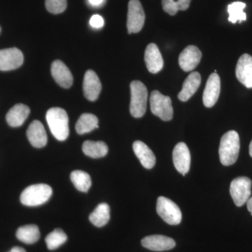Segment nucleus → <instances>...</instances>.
<instances>
[{
	"mask_svg": "<svg viewBox=\"0 0 252 252\" xmlns=\"http://www.w3.org/2000/svg\"><path fill=\"white\" fill-rule=\"evenodd\" d=\"M240 148V137L236 131H228L222 136L219 149L222 165L229 166L234 164L238 160Z\"/></svg>",
	"mask_w": 252,
	"mask_h": 252,
	"instance_id": "obj_1",
	"label": "nucleus"
},
{
	"mask_svg": "<svg viewBox=\"0 0 252 252\" xmlns=\"http://www.w3.org/2000/svg\"><path fill=\"white\" fill-rule=\"evenodd\" d=\"M46 118L53 135L58 140H65L69 132L67 112L60 107H53L48 110Z\"/></svg>",
	"mask_w": 252,
	"mask_h": 252,
	"instance_id": "obj_2",
	"label": "nucleus"
},
{
	"mask_svg": "<svg viewBox=\"0 0 252 252\" xmlns=\"http://www.w3.org/2000/svg\"><path fill=\"white\" fill-rule=\"evenodd\" d=\"M52 193L51 187L45 184L31 185L21 193V202L26 206H39L46 203L51 198Z\"/></svg>",
	"mask_w": 252,
	"mask_h": 252,
	"instance_id": "obj_3",
	"label": "nucleus"
},
{
	"mask_svg": "<svg viewBox=\"0 0 252 252\" xmlns=\"http://www.w3.org/2000/svg\"><path fill=\"white\" fill-rule=\"evenodd\" d=\"M131 101L130 112L135 118L143 117L147 109L148 92L147 87L140 81H133L130 84Z\"/></svg>",
	"mask_w": 252,
	"mask_h": 252,
	"instance_id": "obj_4",
	"label": "nucleus"
},
{
	"mask_svg": "<svg viewBox=\"0 0 252 252\" xmlns=\"http://www.w3.org/2000/svg\"><path fill=\"white\" fill-rule=\"evenodd\" d=\"M150 104L151 110L154 115L165 122L172 120L173 108L170 97L164 95L159 91H154L151 94Z\"/></svg>",
	"mask_w": 252,
	"mask_h": 252,
	"instance_id": "obj_5",
	"label": "nucleus"
},
{
	"mask_svg": "<svg viewBox=\"0 0 252 252\" xmlns=\"http://www.w3.org/2000/svg\"><path fill=\"white\" fill-rule=\"evenodd\" d=\"M157 211L162 220L170 225H178L182 221L180 207L170 199L160 196L157 200Z\"/></svg>",
	"mask_w": 252,
	"mask_h": 252,
	"instance_id": "obj_6",
	"label": "nucleus"
},
{
	"mask_svg": "<svg viewBox=\"0 0 252 252\" xmlns=\"http://www.w3.org/2000/svg\"><path fill=\"white\" fill-rule=\"evenodd\" d=\"M252 181L246 177H237L232 181L230 193L235 205L241 207L250 198L252 193Z\"/></svg>",
	"mask_w": 252,
	"mask_h": 252,
	"instance_id": "obj_7",
	"label": "nucleus"
},
{
	"mask_svg": "<svg viewBox=\"0 0 252 252\" xmlns=\"http://www.w3.org/2000/svg\"><path fill=\"white\" fill-rule=\"evenodd\" d=\"M145 21L143 7L139 0H130L128 3L127 28L129 34L139 32Z\"/></svg>",
	"mask_w": 252,
	"mask_h": 252,
	"instance_id": "obj_8",
	"label": "nucleus"
},
{
	"mask_svg": "<svg viewBox=\"0 0 252 252\" xmlns=\"http://www.w3.org/2000/svg\"><path fill=\"white\" fill-rule=\"evenodd\" d=\"M23 53L16 48L0 50V70H14L23 63Z\"/></svg>",
	"mask_w": 252,
	"mask_h": 252,
	"instance_id": "obj_9",
	"label": "nucleus"
},
{
	"mask_svg": "<svg viewBox=\"0 0 252 252\" xmlns=\"http://www.w3.org/2000/svg\"><path fill=\"white\" fill-rule=\"evenodd\" d=\"M172 158L177 171L184 176L188 173L190 166V154L187 144L184 142L177 144L174 148Z\"/></svg>",
	"mask_w": 252,
	"mask_h": 252,
	"instance_id": "obj_10",
	"label": "nucleus"
},
{
	"mask_svg": "<svg viewBox=\"0 0 252 252\" xmlns=\"http://www.w3.org/2000/svg\"><path fill=\"white\" fill-rule=\"evenodd\" d=\"M202 59V53L197 46H187L179 56V64L185 72H190L198 65Z\"/></svg>",
	"mask_w": 252,
	"mask_h": 252,
	"instance_id": "obj_11",
	"label": "nucleus"
},
{
	"mask_svg": "<svg viewBox=\"0 0 252 252\" xmlns=\"http://www.w3.org/2000/svg\"><path fill=\"white\" fill-rule=\"evenodd\" d=\"M220 77L216 72L212 73L209 77L203 92V103L205 107H213L220 97Z\"/></svg>",
	"mask_w": 252,
	"mask_h": 252,
	"instance_id": "obj_12",
	"label": "nucleus"
},
{
	"mask_svg": "<svg viewBox=\"0 0 252 252\" xmlns=\"http://www.w3.org/2000/svg\"><path fill=\"white\" fill-rule=\"evenodd\" d=\"M235 74L237 79L245 87L252 88V56L243 54L240 56L237 63Z\"/></svg>",
	"mask_w": 252,
	"mask_h": 252,
	"instance_id": "obj_13",
	"label": "nucleus"
},
{
	"mask_svg": "<svg viewBox=\"0 0 252 252\" xmlns=\"http://www.w3.org/2000/svg\"><path fill=\"white\" fill-rule=\"evenodd\" d=\"M144 248L155 252L167 251L175 248L176 243L173 239L165 235H154L145 237L142 240Z\"/></svg>",
	"mask_w": 252,
	"mask_h": 252,
	"instance_id": "obj_14",
	"label": "nucleus"
},
{
	"mask_svg": "<svg viewBox=\"0 0 252 252\" xmlns=\"http://www.w3.org/2000/svg\"><path fill=\"white\" fill-rule=\"evenodd\" d=\"M83 90L86 99L90 101H95L98 98L102 90L100 81L94 71L88 70L84 76Z\"/></svg>",
	"mask_w": 252,
	"mask_h": 252,
	"instance_id": "obj_15",
	"label": "nucleus"
},
{
	"mask_svg": "<svg viewBox=\"0 0 252 252\" xmlns=\"http://www.w3.org/2000/svg\"><path fill=\"white\" fill-rule=\"evenodd\" d=\"M144 60L147 69L151 73L157 74L163 68V59L160 50L153 43L147 46L144 54Z\"/></svg>",
	"mask_w": 252,
	"mask_h": 252,
	"instance_id": "obj_16",
	"label": "nucleus"
},
{
	"mask_svg": "<svg viewBox=\"0 0 252 252\" xmlns=\"http://www.w3.org/2000/svg\"><path fill=\"white\" fill-rule=\"evenodd\" d=\"M51 74L54 80L61 87L69 89L73 84L72 73L67 66L61 61H55L51 64Z\"/></svg>",
	"mask_w": 252,
	"mask_h": 252,
	"instance_id": "obj_17",
	"label": "nucleus"
},
{
	"mask_svg": "<svg viewBox=\"0 0 252 252\" xmlns=\"http://www.w3.org/2000/svg\"><path fill=\"white\" fill-rule=\"evenodd\" d=\"M27 137L32 145L42 148L47 144V135L44 126L39 121L32 122L27 130Z\"/></svg>",
	"mask_w": 252,
	"mask_h": 252,
	"instance_id": "obj_18",
	"label": "nucleus"
},
{
	"mask_svg": "<svg viewBox=\"0 0 252 252\" xmlns=\"http://www.w3.org/2000/svg\"><path fill=\"white\" fill-rule=\"evenodd\" d=\"M136 157L146 169L153 168L156 164V157L147 144L141 141H135L132 145Z\"/></svg>",
	"mask_w": 252,
	"mask_h": 252,
	"instance_id": "obj_19",
	"label": "nucleus"
},
{
	"mask_svg": "<svg viewBox=\"0 0 252 252\" xmlns=\"http://www.w3.org/2000/svg\"><path fill=\"white\" fill-rule=\"evenodd\" d=\"M201 83V77L198 72L190 73L185 79L182 91L178 94V98L182 102L188 101L198 91Z\"/></svg>",
	"mask_w": 252,
	"mask_h": 252,
	"instance_id": "obj_20",
	"label": "nucleus"
},
{
	"mask_svg": "<svg viewBox=\"0 0 252 252\" xmlns=\"http://www.w3.org/2000/svg\"><path fill=\"white\" fill-rule=\"evenodd\" d=\"M30 112L31 110L28 106L23 104H16L6 114V122L11 127H19L26 122Z\"/></svg>",
	"mask_w": 252,
	"mask_h": 252,
	"instance_id": "obj_21",
	"label": "nucleus"
},
{
	"mask_svg": "<svg viewBox=\"0 0 252 252\" xmlns=\"http://www.w3.org/2000/svg\"><path fill=\"white\" fill-rule=\"evenodd\" d=\"M82 150L88 157L99 158L107 155L108 147L104 142L88 140L83 144Z\"/></svg>",
	"mask_w": 252,
	"mask_h": 252,
	"instance_id": "obj_22",
	"label": "nucleus"
},
{
	"mask_svg": "<svg viewBox=\"0 0 252 252\" xmlns=\"http://www.w3.org/2000/svg\"><path fill=\"white\" fill-rule=\"evenodd\" d=\"M110 219V207L108 204L101 203L96 207L89 217L91 223L97 227H102L108 223Z\"/></svg>",
	"mask_w": 252,
	"mask_h": 252,
	"instance_id": "obj_23",
	"label": "nucleus"
},
{
	"mask_svg": "<svg viewBox=\"0 0 252 252\" xmlns=\"http://www.w3.org/2000/svg\"><path fill=\"white\" fill-rule=\"evenodd\" d=\"M16 237L20 241L26 244L35 243L40 238L37 225L31 224L20 227L16 231Z\"/></svg>",
	"mask_w": 252,
	"mask_h": 252,
	"instance_id": "obj_24",
	"label": "nucleus"
},
{
	"mask_svg": "<svg viewBox=\"0 0 252 252\" xmlns=\"http://www.w3.org/2000/svg\"><path fill=\"white\" fill-rule=\"evenodd\" d=\"M98 127V119L92 114H83L76 124V130L79 135L88 133Z\"/></svg>",
	"mask_w": 252,
	"mask_h": 252,
	"instance_id": "obj_25",
	"label": "nucleus"
},
{
	"mask_svg": "<svg viewBox=\"0 0 252 252\" xmlns=\"http://www.w3.org/2000/svg\"><path fill=\"white\" fill-rule=\"evenodd\" d=\"M71 181L77 190L81 192H88L91 187L90 175L81 170L72 172L70 176Z\"/></svg>",
	"mask_w": 252,
	"mask_h": 252,
	"instance_id": "obj_26",
	"label": "nucleus"
},
{
	"mask_svg": "<svg viewBox=\"0 0 252 252\" xmlns=\"http://www.w3.org/2000/svg\"><path fill=\"white\" fill-rule=\"evenodd\" d=\"M191 0H162V9L167 14L174 16L178 11L188 9Z\"/></svg>",
	"mask_w": 252,
	"mask_h": 252,
	"instance_id": "obj_27",
	"label": "nucleus"
},
{
	"mask_svg": "<svg viewBox=\"0 0 252 252\" xmlns=\"http://www.w3.org/2000/svg\"><path fill=\"white\" fill-rule=\"evenodd\" d=\"M246 7V4L241 1H235L228 6V12L229 14L228 21L232 23H236L237 21H246L247 14L243 10Z\"/></svg>",
	"mask_w": 252,
	"mask_h": 252,
	"instance_id": "obj_28",
	"label": "nucleus"
},
{
	"mask_svg": "<svg viewBox=\"0 0 252 252\" xmlns=\"http://www.w3.org/2000/svg\"><path fill=\"white\" fill-rule=\"evenodd\" d=\"M67 240V235L62 229H56L46 236L45 240L48 249L54 250L65 243Z\"/></svg>",
	"mask_w": 252,
	"mask_h": 252,
	"instance_id": "obj_29",
	"label": "nucleus"
},
{
	"mask_svg": "<svg viewBox=\"0 0 252 252\" xmlns=\"http://www.w3.org/2000/svg\"><path fill=\"white\" fill-rule=\"evenodd\" d=\"M46 7L51 14H61L67 8V0H46Z\"/></svg>",
	"mask_w": 252,
	"mask_h": 252,
	"instance_id": "obj_30",
	"label": "nucleus"
},
{
	"mask_svg": "<svg viewBox=\"0 0 252 252\" xmlns=\"http://www.w3.org/2000/svg\"><path fill=\"white\" fill-rule=\"evenodd\" d=\"M90 26L91 27L95 28V29H99L103 27L104 21L103 18L99 15H94L90 19Z\"/></svg>",
	"mask_w": 252,
	"mask_h": 252,
	"instance_id": "obj_31",
	"label": "nucleus"
},
{
	"mask_svg": "<svg viewBox=\"0 0 252 252\" xmlns=\"http://www.w3.org/2000/svg\"><path fill=\"white\" fill-rule=\"evenodd\" d=\"M104 0H89V4L93 6H100L104 2Z\"/></svg>",
	"mask_w": 252,
	"mask_h": 252,
	"instance_id": "obj_32",
	"label": "nucleus"
},
{
	"mask_svg": "<svg viewBox=\"0 0 252 252\" xmlns=\"http://www.w3.org/2000/svg\"><path fill=\"white\" fill-rule=\"evenodd\" d=\"M9 252H26V250L22 248H20V247H14L11 249V251Z\"/></svg>",
	"mask_w": 252,
	"mask_h": 252,
	"instance_id": "obj_33",
	"label": "nucleus"
},
{
	"mask_svg": "<svg viewBox=\"0 0 252 252\" xmlns=\"http://www.w3.org/2000/svg\"><path fill=\"white\" fill-rule=\"evenodd\" d=\"M247 204H248V209L249 211L252 213V197L249 199L248 201L247 202Z\"/></svg>",
	"mask_w": 252,
	"mask_h": 252,
	"instance_id": "obj_34",
	"label": "nucleus"
},
{
	"mask_svg": "<svg viewBox=\"0 0 252 252\" xmlns=\"http://www.w3.org/2000/svg\"><path fill=\"white\" fill-rule=\"evenodd\" d=\"M250 155L252 158V140L250 144Z\"/></svg>",
	"mask_w": 252,
	"mask_h": 252,
	"instance_id": "obj_35",
	"label": "nucleus"
}]
</instances>
